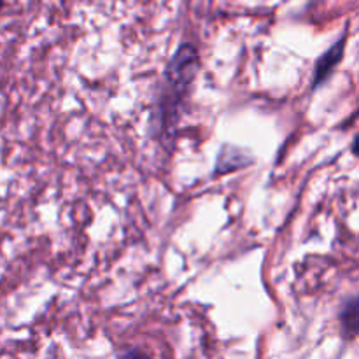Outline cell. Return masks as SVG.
Returning <instances> with one entry per match:
<instances>
[{
    "label": "cell",
    "instance_id": "cell-1",
    "mask_svg": "<svg viewBox=\"0 0 359 359\" xmlns=\"http://www.w3.org/2000/svg\"><path fill=\"white\" fill-rule=\"evenodd\" d=\"M200 69L198 51L193 44L184 42L174 53L163 74V86L158 100V125L161 133H170L179 119L182 102L195 81Z\"/></svg>",
    "mask_w": 359,
    "mask_h": 359
},
{
    "label": "cell",
    "instance_id": "cell-2",
    "mask_svg": "<svg viewBox=\"0 0 359 359\" xmlns=\"http://www.w3.org/2000/svg\"><path fill=\"white\" fill-rule=\"evenodd\" d=\"M346 39H347L346 35H342V37H340L339 41H337L335 44L328 49V51L323 53V55L319 56V60L316 62L314 76H312V90H316V88L321 86V84L325 83L330 76H332V72L335 70V67L340 63V60H342V56H344V46H346Z\"/></svg>",
    "mask_w": 359,
    "mask_h": 359
},
{
    "label": "cell",
    "instance_id": "cell-3",
    "mask_svg": "<svg viewBox=\"0 0 359 359\" xmlns=\"http://www.w3.org/2000/svg\"><path fill=\"white\" fill-rule=\"evenodd\" d=\"M340 325H342V332L347 339H354L358 333L359 326V304L356 297H351L349 300L344 304L342 311L339 314Z\"/></svg>",
    "mask_w": 359,
    "mask_h": 359
},
{
    "label": "cell",
    "instance_id": "cell-4",
    "mask_svg": "<svg viewBox=\"0 0 359 359\" xmlns=\"http://www.w3.org/2000/svg\"><path fill=\"white\" fill-rule=\"evenodd\" d=\"M2 6H4V0H0V9H2Z\"/></svg>",
    "mask_w": 359,
    "mask_h": 359
}]
</instances>
